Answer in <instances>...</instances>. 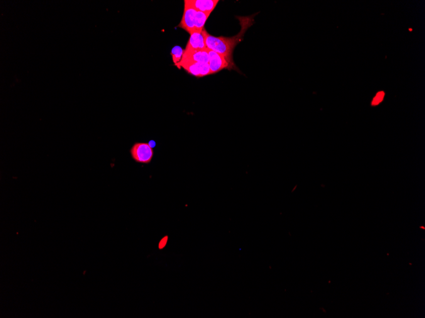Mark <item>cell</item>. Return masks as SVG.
Returning <instances> with one entry per match:
<instances>
[{"instance_id": "1", "label": "cell", "mask_w": 425, "mask_h": 318, "mask_svg": "<svg viewBox=\"0 0 425 318\" xmlns=\"http://www.w3.org/2000/svg\"><path fill=\"white\" fill-rule=\"evenodd\" d=\"M246 21H247V19H246ZM246 23V21H243L242 23L241 30L239 35L231 38L224 37V36L217 37V36H212L209 35L204 29L202 32L204 36L205 43H206L207 50L214 51V52L224 56L229 63L234 67L233 53L234 48L241 40L246 29L250 26L249 25L250 23V21L246 25H245Z\"/></svg>"}, {"instance_id": "4", "label": "cell", "mask_w": 425, "mask_h": 318, "mask_svg": "<svg viewBox=\"0 0 425 318\" xmlns=\"http://www.w3.org/2000/svg\"><path fill=\"white\" fill-rule=\"evenodd\" d=\"M176 66H178L179 69L181 68H184L187 73L194 77L201 78L211 75L208 63L180 62Z\"/></svg>"}, {"instance_id": "3", "label": "cell", "mask_w": 425, "mask_h": 318, "mask_svg": "<svg viewBox=\"0 0 425 318\" xmlns=\"http://www.w3.org/2000/svg\"><path fill=\"white\" fill-rule=\"evenodd\" d=\"M209 67L211 75L221 72L224 69H234L233 66L227 61L226 58L214 51L208 50Z\"/></svg>"}, {"instance_id": "2", "label": "cell", "mask_w": 425, "mask_h": 318, "mask_svg": "<svg viewBox=\"0 0 425 318\" xmlns=\"http://www.w3.org/2000/svg\"><path fill=\"white\" fill-rule=\"evenodd\" d=\"M130 153L135 162L143 165L150 163L154 156L153 149L146 143H134L131 147Z\"/></svg>"}, {"instance_id": "7", "label": "cell", "mask_w": 425, "mask_h": 318, "mask_svg": "<svg viewBox=\"0 0 425 318\" xmlns=\"http://www.w3.org/2000/svg\"><path fill=\"white\" fill-rule=\"evenodd\" d=\"M181 62L209 63L208 50L185 51Z\"/></svg>"}, {"instance_id": "8", "label": "cell", "mask_w": 425, "mask_h": 318, "mask_svg": "<svg viewBox=\"0 0 425 318\" xmlns=\"http://www.w3.org/2000/svg\"><path fill=\"white\" fill-rule=\"evenodd\" d=\"M207 49L202 32H194L189 38L185 51L202 50Z\"/></svg>"}, {"instance_id": "5", "label": "cell", "mask_w": 425, "mask_h": 318, "mask_svg": "<svg viewBox=\"0 0 425 318\" xmlns=\"http://www.w3.org/2000/svg\"><path fill=\"white\" fill-rule=\"evenodd\" d=\"M185 4V3H184ZM197 11L192 7L185 4L184 15H183L182 21H181L178 27L184 29L190 35L195 32V17Z\"/></svg>"}, {"instance_id": "9", "label": "cell", "mask_w": 425, "mask_h": 318, "mask_svg": "<svg viewBox=\"0 0 425 318\" xmlns=\"http://www.w3.org/2000/svg\"><path fill=\"white\" fill-rule=\"evenodd\" d=\"M210 14L204 13V12L197 11L195 17V32H202L204 29L205 23L208 19Z\"/></svg>"}, {"instance_id": "10", "label": "cell", "mask_w": 425, "mask_h": 318, "mask_svg": "<svg viewBox=\"0 0 425 318\" xmlns=\"http://www.w3.org/2000/svg\"><path fill=\"white\" fill-rule=\"evenodd\" d=\"M184 50L179 46H176L172 49L171 54L172 55L173 62L175 65H178L182 60Z\"/></svg>"}, {"instance_id": "6", "label": "cell", "mask_w": 425, "mask_h": 318, "mask_svg": "<svg viewBox=\"0 0 425 318\" xmlns=\"http://www.w3.org/2000/svg\"><path fill=\"white\" fill-rule=\"evenodd\" d=\"M219 2V0H185L184 1L185 4L196 10L197 11L208 14H211L214 11Z\"/></svg>"}, {"instance_id": "11", "label": "cell", "mask_w": 425, "mask_h": 318, "mask_svg": "<svg viewBox=\"0 0 425 318\" xmlns=\"http://www.w3.org/2000/svg\"><path fill=\"white\" fill-rule=\"evenodd\" d=\"M385 96V93L383 92H379L376 96L374 99L373 101L372 102V104L373 106H376V105H378L382 101L383 98Z\"/></svg>"}, {"instance_id": "12", "label": "cell", "mask_w": 425, "mask_h": 318, "mask_svg": "<svg viewBox=\"0 0 425 318\" xmlns=\"http://www.w3.org/2000/svg\"><path fill=\"white\" fill-rule=\"evenodd\" d=\"M168 236L166 235L164 236L162 239H161L160 241L158 242V248L160 249H163L165 248L166 246L167 245L168 243Z\"/></svg>"}]
</instances>
